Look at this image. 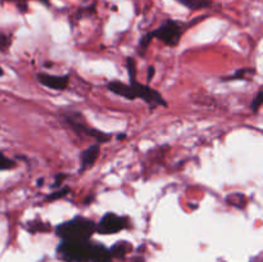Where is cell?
I'll return each mask as SVG.
<instances>
[{"instance_id":"cell-15","label":"cell","mask_w":263,"mask_h":262,"mask_svg":"<svg viewBox=\"0 0 263 262\" xmlns=\"http://www.w3.org/2000/svg\"><path fill=\"white\" fill-rule=\"evenodd\" d=\"M66 179V175H63V174H59L58 176H57V179H55V184H53V188H57V186H59V185H61V182H62V180H64Z\"/></svg>"},{"instance_id":"cell-5","label":"cell","mask_w":263,"mask_h":262,"mask_svg":"<svg viewBox=\"0 0 263 262\" xmlns=\"http://www.w3.org/2000/svg\"><path fill=\"white\" fill-rule=\"evenodd\" d=\"M130 226V220L126 216H120L115 212H107L100 217L95 231L102 235H113L125 230Z\"/></svg>"},{"instance_id":"cell-7","label":"cell","mask_w":263,"mask_h":262,"mask_svg":"<svg viewBox=\"0 0 263 262\" xmlns=\"http://www.w3.org/2000/svg\"><path fill=\"white\" fill-rule=\"evenodd\" d=\"M36 80L39 84L43 86L48 87L51 90H66L69 84V76L68 74H62V76H57V74H49V73H37L36 74Z\"/></svg>"},{"instance_id":"cell-17","label":"cell","mask_w":263,"mask_h":262,"mask_svg":"<svg viewBox=\"0 0 263 262\" xmlns=\"http://www.w3.org/2000/svg\"><path fill=\"white\" fill-rule=\"evenodd\" d=\"M37 2L43 3V4H49V0H37Z\"/></svg>"},{"instance_id":"cell-2","label":"cell","mask_w":263,"mask_h":262,"mask_svg":"<svg viewBox=\"0 0 263 262\" xmlns=\"http://www.w3.org/2000/svg\"><path fill=\"white\" fill-rule=\"evenodd\" d=\"M97 223L91 218L74 216L73 218L59 223L55 233L62 240H90L95 233Z\"/></svg>"},{"instance_id":"cell-13","label":"cell","mask_w":263,"mask_h":262,"mask_svg":"<svg viewBox=\"0 0 263 262\" xmlns=\"http://www.w3.org/2000/svg\"><path fill=\"white\" fill-rule=\"evenodd\" d=\"M262 103H263V90L259 89L257 95L254 97V99L252 100L251 103V110L252 112L257 113L259 110V108L262 107Z\"/></svg>"},{"instance_id":"cell-18","label":"cell","mask_w":263,"mask_h":262,"mask_svg":"<svg viewBox=\"0 0 263 262\" xmlns=\"http://www.w3.org/2000/svg\"><path fill=\"white\" fill-rule=\"evenodd\" d=\"M2 76H4V69L2 68V67H0V77Z\"/></svg>"},{"instance_id":"cell-4","label":"cell","mask_w":263,"mask_h":262,"mask_svg":"<svg viewBox=\"0 0 263 262\" xmlns=\"http://www.w3.org/2000/svg\"><path fill=\"white\" fill-rule=\"evenodd\" d=\"M64 122L68 125V127L72 131H74L76 134L80 135H86L89 138L94 139L97 141V144H105L110 140L112 135L110 134H105L103 131L98 130V128L91 127L90 125H87L85 122V118L82 117L80 113H72V115H66L64 116Z\"/></svg>"},{"instance_id":"cell-1","label":"cell","mask_w":263,"mask_h":262,"mask_svg":"<svg viewBox=\"0 0 263 262\" xmlns=\"http://www.w3.org/2000/svg\"><path fill=\"white\" fill-rule=\"evenodd\" d=\"M57 252L66 262H110L109 249L90 240H62Z\"/></svg>"},{"instance_id":"cell-10","label":"cell","mask_w":263,"mask_h":262,"mask_svg":"<svg viewBox=\"0 0 263 262\" xmlns=\"http://www.w3.org/2000/svg\"><path fill=\"white\" fill-rule=\"evenodd\" d=\"M251 73H256L254 68H240L235 72L234 74L228 77H222L221 81H233V80H247V74H251Z\"/></svg>"},{"instance_id":"cell-8","label":"cell","mask_w":263,"mask_h":262,"mask_svg":"<svg viewBox=\"0 0 263 262\" xmlns=\"http://www.w3.org/2000/svg\"><path fill=\"white\" fill-rule=\"evenodd\" d=\"M99 153H100V145L97 143L89 145L87 148H85L81 153H80V169H79L80 174H84L86 170L91 169V167L94 166L98 157H99Z\"/></svg>"},{"instance_id":"cell-11","label":"cell","mask_w":263,"mask_h":262,"mask_svg":"<svg viewBox=\"0 0 263 262\" xmlns=\"http://www.w3.org/2000/svg\"><path fill=\"white\" fill-rule=\"evenodd\" d=\"M17 166V162L14 159H10L5 156L4 153L0 152V171H8Z\"/></svg>"},{"instance_id":"cell-16","label":"cell","mask_w":263,"mask_h":262,"mask_svg":"<svg viewBox=\"0 0 263 262\" xmlns=\"http://www.w3.org/2000/svg\"><path fill=\"white\" fill-rule=\"evenodd\" d=\"M153 76H154V67H149V68H148V77H146V80H148V81H151V79Z\"/></svg>"},{"instance_id":"cell-12","label":"cell","mask_w":263,"mask_h":262,"mask_svg":"<svg viewBox=\"0 0 263 262\" xmlns=\"http://www.w3.org/2000/svg\"><path fill=\"white\" fill-rule=\"evenodd\" d=\"M69 188L68 186H63V188H59L58 190H55V192H53L51 194H49L48 197L45 198L48 202H54V200H58V199H62V198L66 197L67 194L69 193Z\"/></svg>"},{"instance_id":"cell-3","label":"cell","mask_w":263,"mask_h":262,"mask_svg":"<svg viewBox=\"0 0 263 262\" xmlns=\"http://www.w3.org/2000/svg\"><path fill=\"white\" fill-rule=\"evenodd\" d=\"M186 27L187 25H184L179 21L167 20L158 28L148 32V35L151 39H158L164 45L174 48V46L179 45L180 39H181Z\"/></svg>"},{"instance_id":"cell-14","label":"cell","mask_w":263,"mask_h":262,"mask_svg":"<svg viewBox=\"0 0 263 262\" xmlns=\"http://www.w3.org/2000/svg\"><path fill=\"white\" fill-rule=\"evenodd\" d=\"M10 45H12V39L7 35H2L0 33V51L3 53H7L9 50Z\"/></svg>"},{"instance_id":"cell-6","label":"cell","mask_w":263,"mask_h":262,"mask_svg":"<svg viewBox=\"0 0 263 262\" xmlns=\"http://www.w3.org/2000/svg\"><path fill=\"white\" fill-rule=\"evenodd\" d=\"M130 85L133 86L135 99H138V98L141 99L149 105L151 109H154L157 107H167L166 99L162 97L161 92L154 90L149 85L140 84V82L136 81V79H130Z\"/></svg>"},{"instance_id":"cell-9","label":"cell","mask_w":263,"mask_h":262,"mask_svg":"<svg viewBox=\"0 0 263 262\" xmlns=\"http://www.w3.org/2000/svg\"><path fill=\"white\" fill-rule=\"evenodd\" d=\"M176 2L190 10L205 9V8L211 7V4H212L211 0H176Z\"/></svg>"}]
</instances>
